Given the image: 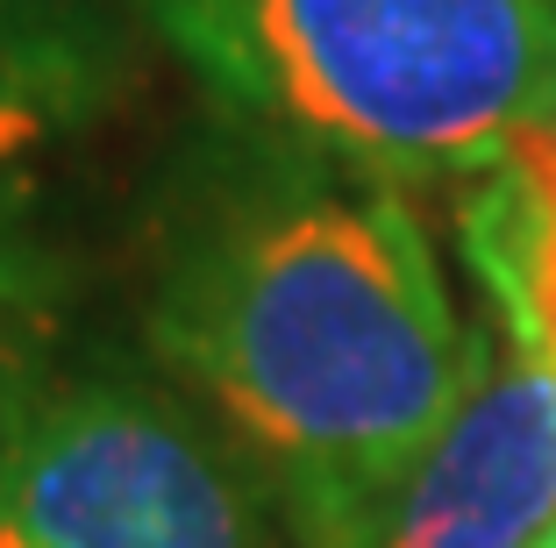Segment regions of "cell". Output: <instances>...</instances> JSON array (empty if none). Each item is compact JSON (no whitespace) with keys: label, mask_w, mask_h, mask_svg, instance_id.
Returning <instances> with one entry per match:
<instances>
[{"label":"cell","mask_w":556,"mask_h":548,"mask_svg":"<svg viewBox=\"0 0 556 548\" xmlns=\"http://www.w3.org/2000/svg\"><path fill=\"white\" fill-rule=\"evenodd\" d=\"M556 527V371L514 342L343 548H542Z\"/></svg>","instance_id":"obj_4"},{"label":"cell","mask_w":556,"mask_h":548,"mask_svg":"<svg viewBox=\"0 0 556 548\" xmlns=\"http://www.w3.org/2000/svg\"><path fill=\"white\" fill-rule=\"evenodd\" d=\"M129 86V43L86 0H0V186L86 136Z\"/></svg>","instance_id":"obj_5"},{"label":"cell","mask_w":556,"mask_h":548,"mask_svg":"<svg viewBox=\"0 0 556 548\" xmlns=\"http://www.w3.org/2000/svg\"><path fill=\"white\" fill-rule=\"evenodd\" d=\"M542 548H556V527H549V534H542Z\"/></svg>","instance_id":"obj_7"},{"label":"cell","mask_w":556,"mask_h":548,"mask_svg":"<svg viewBox=\"0 0 556 548\" xmlns=\"http://www.w3.org/2000/svg\"><path fill=\"white\" fill-rule=\"evenodd\" d=\"M58 307V257L29 228L15 186H0V356H15Z\"/></svg>","instance_id":"obj_6"},{"label":"cell","mask_w":556,"mask_h":548,"mask_svg":"<svg viewBox=\"0 0 556 548\" xmlns=\"http://www.w3.org/2000/svg\"><path fill=\"white\" fill-rule=\"evenodd\" d=\"M236 129L343 171L485 178L556 114V0H129Z\"/></svg>","instance_id":"obj_2"},{"label":"cell","mask_w":556,"mask_h":548,"mask_svg":"<svg viewBox=\"0 0 556 548\" xmlns=\"http://www.w3.org/2000/svg\"><path fill=\"white\" fill-rule=\"evenodd\" d=\"M150 349L343 548L450 428L492 342L464 328L400 186L300 150L229 164L164 242Z\"/></svg>","instance_id":"obj_1"},{"label":"cell","mask_w":556,"mask_h":548,"mask_svg":"<svg viewBox=\"0 0 556 548\" xmlns=\"http://www.w3.org/2000/svg\"><path fill=\"white\" fill-rule=\"evenodd\" d=\"M0 548H278L257 477L172 392L122 371L0 399Z\"/></svg>","instance_id":"obj_3"}]
</instances>
